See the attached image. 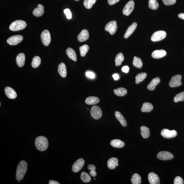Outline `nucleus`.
<instances>
[{"mask_svg": "<svg viewBox=\"0 0 184 184\" xmlns=\"http://www.w3.org/2000/svg\"><path fill=\"white\" fill-rule=\"evenodd\" d=\"M28 168V165L25 160H21L17 165L16 178L17 181L20 182L24 177Z\"/></svg>", "mask_w": 184, "mask_h": 184, "instance_id": "1", "label": "nucleus"}, {"mask_svg": "<svg viewBox=\"0 0 184 184\" xmlns=\"http://www.w3.org/2000/svg\"><path fill=\"white\" fill-rule=\"evenodd\" d=\"M35 145L37 149L40 151H44L48 147V140L44 136H39L35 140Z\"/></svg>", "mask_w": 184, "mask_h": 184, "instance_id": "2", "label": "nucleus"}, {"mask_svg": "<svg viewBox=\"0 0 184 184\" xmlns=\"http://www.w3.org/2000/svg\"><path fill=\"white\" fill-rule=\"evenodd\" d=\"M27 26L26 23L24 21L19 20L15 21L11 23L9 27L11 31H18L23 30Z\"/></svg>", "mask_w": 184, "mask_h": 184, "instance_id": "3", "label": "nucleus"}, {"mask_svg": "<svg viewBox=\"0 0 184 184\" xmlns=\"http://www.w3.org/2000/svg\"><path fill=\"white\" fill-rule=\"evenodd\" d=\"M91 114L93 119L97 120L101 118L102 116V111L100 107L97 106H94L91 109Z\"/></svg>", "mask_w": 184, "mask_h": 184, "instance_id": "4", "label": "nucleus"}, {"mask_svg": "<svg viewBox=\"0 0 184 184\" xmlns=\"http://www.w3.org/2000/svg\"><path fill=\"white\" fill-rule=\"evenodd\" d=\"M166 33L163 30L158 31L154 33L151 37V40L153 42H158L165 38Z\"/></svg>", "mask_w": 184, "mask_h": 184, "instance_id": "5", "label": "nucleus"}, {"mask_svg": "<svg viewBox=\"0 0 184 184\" xmlns=\"http://www.w3.org/2000/svg\"><path fill=\"white\" fill-rule=\"evenodd\" d=\"M117 29L116 21H109L106 25L105 30L108 32L111 35L114 34L116 33Z\"/></svg>", "mask_w": 184, "mask_h": 184, "instance_id": "6", "label": "nucleus"}, {"mask_svg": "<svg viewBox=\"0 0 184 184\" xmlns=\"http://www.w3.org/2000/svg\"><path fill=\"white\" fill-rule=\"evenodd\" d=\"M41 39L43 44L45 46H48L51 42V36L50 33L48 30L43 31L41 35Z\"/></svg>", "mask_w": 184, "mask_h": 184, "instance_id": "7", "label": "nucleus"}, {"mask_svg": "<svg viewBox=\"0 0 184 184\" xmlns=\"http://www.w3.org/2000/svg\"><path fill=\"white\" fill-rule=\"evenodd\" d=\"M182 77V76L180 75H176L173 76L169 82L170 87L172 88L176 87L181 85Z\"/></svg>", "mask_w": 184, "mask_h": 184, "instance_id": "8", "label": "nucleus"}, {"mask_svg": "<svg viewBox=\"0 0 184 184\" xmlns=\"http://www.w3.org/2000/svg\"><path fill=\"white\" fill-rule=\"evenodd\" d=\"M23 37L21 35H15L8 39L7 42L9 45L15 46L20 43L23 40Z\"/></svg>", "mask_w": 184, "mask_h": 184, "instance_id": "9", "label": "nucleus"}, {"mask_svg": "<svg viewBox=\"0 0 184 184\" xmlns=\"http://www.w3.org/2000/svg\"><path fill=\"white\" fill-rule=\"evenodd\" d=\"M134 1H130L127 3L123 10V14L126 16H129L132 12L134 8Z\"/></svg>", "mask_w": 184, "mask_h": 184, "instance_id": "10", "label": "nucleus"}, {"mask_svg": "<svg viewBox=\"0 0 184 184\" xmlns=\"http://www.w3.org/2000/svg\"><path fill=\"white\" fill-rule=\"evenodd\" d=\"M160 134L164 138L170 139L175 138L177 136V133L175 130H170L167 129H164L161 131Z\"/></svg>", "mask_w": 184, "mask_h": 184, "instance_id": "11", "label": "nucleus"}, {"mask_svg": "<svg viewBox=\"0 0 184 184\" xmlns=\"http://www.w3.org/2000/svg\"><path fill=\"white\" fill-rule=\"evenodd\" d=\"M85 164V160L82 158H80L74 162L72 167V171L74 173L79 172L83 168Z\"/></svg>", "mask_w": 184, "mask_h": 184, "instance_id": "12", "label": "nucleus"}, {"mask_svg": "<svg viewBox=\"0 0 184 184\" xmlns=\"http://www.w3.org/2000/svg\"><path fill=\"white\" fill-rule=\"evenodd\" d=\"M158 159L163 160H171L174 158L171 153L166 151H162L158 153L157 155Z\"/></svg>", "mask_w": 184, "mask_h": 184, "instance_id": "13", "label": "nucleus"}, {"mask_svg": "<svg viewBox=\"0 0 184 184\" xmlns=\"http://www.w3.org/2000/svg\"><path fill=\"white\" fill-rule=\"evenodd\" d=\"M89 33L86 29L82 30L77 36V40L80 42H83L86 41L89 38Z\"/></svg>", "mask_w": 184, "mask_h": 184, "instance_id": "14", "label": "nucleus"}, {"mask_svg": "<svg viewBox=\"0 0 184 184\" xmlns=\"http://www.w3.org/2000/svg\"><path fill=\"white\" fill-rule=\"evenodd\" d=\"M148 181L151 184H159L160 179L159 177L154 172L150 173L148 176Z\"/></svg>", "mask_w": 184, "mask_h": 184, "instance_id": "15", "label": "nucleus"}, {"mask_svg": "<svg viewBox=\"0 0 184 184\" xmlns=\"http://www.w3.org/2000/svg\"><path fill=\"white\" fill-rule=\"evenodd\" d=\"M5 91L6 95L10 99H14L17 97L16 92L12 88L9 87H6Z\"/></svg>", "mask_w": 184, "mask_h": 184, "instance_id": "16", "label": "nucleus"}, {"mask_svg": "<svg viewBox=\"0 0 184 184\" xmlns=\"http://www.w3.org/2000/svg\"><path fill=\"white\" fill-rule=\"evenodd\" d=\"M44 7L42 4H39L38 5V7L35 8L33 11V13L35 17H40L44 15Z\"/></svg>", "mask_w": 184, "mask_h": 184, "instance_id": "17", "label": "nucleus"}, {"mask_svg": "<svg viewBox=\"0 0 184 184\" xmlns=\"http://www.w3.org/2000/svg\"><path fill=\"white\" fill-rule=\"evenodd\" d=\"M166 55V52L163 50H156L152 53L151 56L152 58L159 59L164 57Z\"/></svg>", "mask_w": 184, "mask_h": 184, "instance_id": "18", "label": "nucleus"}, {"mask_svg": "<svg viewBox=\"0 0 184 184\" xmlns=\"http://www.w3.org/2000/svg\"><path fill=\"white\" fill-rule=\"evenodd\" d=\"M118 159L117 158H111L107 162V166L109 169H114L116 166H118Z\"/></svg>", "mask_w": 184, "mask_h": 184, "instance_id": "19", "label": "nucleus"}, {"mask_svg": "<svg viewBox=\"0 0 184 184\" xmlns=\"http://www.w3.org/2000/svg\"><path fill=\"white\" fill-rule=\"evenodd\" d=\"M58 72L62 77H65L67 75V70L65 64L63 62L60 63L58 66Z\"/></svg>", "mask_w": 184, "mask_h": 184, "instance_id": "20", "label": "nucleus"}, {"mask_svg": "<svg viewBox=\"0 0 184 184\" xmlns=\"http://www.w3.org/2000/svg\"><path fill=\"white\" fill-rule=\"evenodd\" d=\"M25 56L23 53H21L17 55L16 62L17 65L19 67H22L24 66L25 63Z\"/></svg>", "mask_w": 184, "mask_h": 184, "instance_id": "21", "label": "nucleus"}, {"mask_svg": "<svg viewBox=\"0 0 184 184\" xmlns=\"http://www.w3.org/2000/svg\"><path fill=\"white\" fill-rule=\"evenodd\" d=\"M137 26V24L136 23L134 22L129 26L128 28L127 29L126 32H125L124 37L125 38L127 39L134 32L135 29H136Z\"/></svg>", "mask_w": 184, "mask_h": 184, "instance_id": "22", "label": "nucleus"}, {"mask_svg": "<svg viewBox=\"0 0 184 184\" xmlns=\"http://www.w3.org/2000/svg\"><path fill=\"white\" fill-rule=\"evenodd\" d=\"M115 116L122 126L125 127L127 126V122L126 119L120 112L118 111H115Z\"/></svg>", "mask_w": 184, "mask_h": 184, "instance_id": "23", "label": "nucleus"}, {"mask_svg": "<svg viewBox=\"0 0 184 184\" xmlns=\"http://www.w3.org/2000/svg\"><path fill=\"white\" fill-rule=\"evenodd\" d=\"M160 79L159 77L154 78L151 80L150 83L148 84L147 86V89L150 91H153L155 89L156 87L158 84L160 83Z\"/></svg>", "mask_w": 184, "mask_h": 184, "instance_id": "24", "label": "nucleus"}, {"mask_svg": "<svg viewBox=\"0 0 184 184\" xmlns=\"http://www.w3.org/2000/svg\"><path fill=\"white\" fill-rule=\"evenodd\" d=\"M66 53L68 57L74 62L77 61V58L75 51L70 48H68L66 50Z\"/></svg>", "mask_w": 184, "mask_h": 184, "instance_id": "25", "label": "nucleus"}, {"mask_svg": "<svg viewBox=\"0 0 184 184\" xmlns=\"http://www.w3.org/2000/svg\"><path fill=\"white\" fill-rule=\"evenodd\" d=\"M99 102L100 100L98 98L93 96L88 97L85 100L86 103L89 105L97 104Z\"/></svg>", "mask_w": 184, "mask_h": 184, "instance_id": "26", "label": "nucleus"}, {"mask_svg": "<svg viewBox=\"0 0 184 184\" xmlns=\"http://www.w3.org/2000/svg\"><path fill=\"white\" fill-rule=\"evenodd\" d=\"M154 107L151 103L145 102L143 104L141 111L142 112H149L153 110Z\"/></svg>", "mask_w": 184, "mask_h": 184, "instance_id": "27", "label": "nucleus"}, {"mask_svg": "<svg viewBox=\"0 0 184 184\" xmlns=\"http://www.w3.org/2000/svg\"><path fill=\"white\" fill-rule=\"evenodd\" d=\"M111 145L113 147L121 148L125 146L124 142L120 140L116 139L111 141L110 142Z\"/></svg>", "mask_w": 184, "mask_h": 184, "instance_id": "28", "label": "nucleus"}, {"mask_svg": "<svg viewBox=\"0 0 184 184\" xmlns=\"http://www.w3.org/2000/svg\"><path fill=\"white\" fill-rule=\"evenodd\" d=\"M141 134L144 138H148L149 136L150 132L149 129L147 127L142 126L140 127Z\"/></svg>", "mask_w": 184, "mask_h": 184, "instance_id": "29", "label": "nucleus"}, {"mask_svg": "<svg viewBox=\"0 0 184 184\" xmlns=\"http://www.w3.org/2000/svg\"><path fill=\"white\" fill-rule=\"evenodd\" d=\"M113 92L115 95L118 96L122 97L126 95L127 93V90L123 87H120L117 89L113 90Z\"/></svg>", "mask_w": 184, "mask_h": 184, "instance_id": "30", "label": "nucleus"}, {"mask_svg": "<svg viewBox=\"0 0 184 184\" xmlns=\"http://www.w3.org/2000/svg\"><path fill=\"white\" fill-rule=\"evenodd\" d=\"M124 60V56L122 53H119L117 55L115 58V65L116 66H120Z\"/></svg>", "mask_w": 184, "mask_h": 184, "instance_id": "31", "label": "nucleus"}, {"mask_svg": "<svg viewBox=\"0 0 184 184\" xmlns=\"http://www.w3.org/2000/svg\"><path fill=\"white\" fill-rule=\"evenodd\" d=\"M131 181L133 184H140L141 183V178L138 174H134L132 176Z\"/></svg>", "mask_w": 184, "mask_h": 184, "instance_id": "32", "label": "nucleus"}, {"mask_svg": "<svg viewBox=\"0 0 184 184\" xmlns=\"http://www.w3.org/2000/svg\"><path fill=\"white\" fill-rule=\"evenodd\" d=\"M147 76V74L145 72H142L138 74L136 76V84H138L140 83L145 79Z\"/></svg>", "mask_w": 184, "mask_h": 184, "instance_id": "33", "label": "nucleus"}, {"mask_svg": "<svg viewBox=\"0 0 184 184\" xmlns=\"http://www.w3.org/2000/svg\"><path fill=\"white\" fill-rule=\"evenodd\" d=\"M158 6L159 4L156 0H149V1L148 7L149 8L156 10L158 8Z\"/></svg>", "mask_w": 184, "mask_h": 184, "instance_id": "34", "label": "nucleus"}, {"mask_svg": "<svg viewBox=\"0 0 184 184\" xmlns=\"http://www.w3.org/2000/svg\"><path fill=\"white\" fill-rule=\"evenodd\" d=\"M133 64L135 67L138 68H141L142 66V60L140 58L135 56L133 61Z\"/></svg>", "mask_w": 184, "mask_h": 184, "instance_id": "35", "label": "nucleus"}, {"mask_svg": "<svg viewBox=\"0 0 184 184\" xmlns=\"http://www.w3.org/2000/svg\"><path fill=\"white\" fill-rule=\"evenodd\" d=\"M81 179L84 183H88L91 181V178L90 176L87 173L85 172H82L81 175Z\"/></svg>", "mask_w": 184, "mask_h": 184, "instance_id": "36", "label": "nucleus"}, {"mask_svg": "<svg viewBox=\"0 0 184 184\" xmlns=\"http://www.w3.org/2000/svg\"><path fill=\"white\" fill-rule=\"evenodd\" d=\"M41 62V59L39 57L36 56L33 58L32 63V67L37 68L40 66Z\"/></svg>", "mask_w": 184, "mask_h": 184, "instance_id": "37", "label": "nucleus"}, {"mask_svg": "<svg viewBox=\"0 0 184 184\" xmlns=\"http://www.w3.org/2000/svg\"><path fill=\"white\" fill-rule=\"evenodd\" d=\"M89 46L87 44L84 45L83 46L80 47L79 49L81 56H85L89 51Z\"/></svg>", "mask_w": 184, "mask_h": 184, "instance_id": "38", "label": "nucleus"}, {"mask_svg": "<svg viewBox=\"0 0 184 184\" xmlns=\"http://www.w3.org/2000/svg\"><path fill=\"white\" fill-rule=\"evenodd\" d=\"M97 0H84L83 4L86 8L90 9L96 2Z\"/></svg>", "mask_w": 184, "mask_h": 184, "instance_id": "39", "label": "nucleus"}, {"mask_svg": "<svg viewBox=\"0 0 184 184\" xmlns=\"http://www.w3.org/2000/svg\"><path fill=\"white\" fill-rule=\"evenodd\" d=\"M184 101V91L178 94L174 97V101L175 102H177L179 101Z\"/></svg>", "mask_w": 184, "mask_h": 184, "instance_id": "40", "label": "nucleus"}, {"mask_svg": "<svg viewBox=\"0 0 184 184\" xmlns=\"http://www.w3.org/2000/svg\"><path fill=\"white\" fill-rule=\"evenodd\" d=\"M88 169L91 170L89 174L93 177H95L97 175V172L95 171V167L94 165L93 164H90L88 166Z\"/></svg>", "mask_w": 184, "mask_h": 184, "instance_id": "41", "label": "nucleus"}, {"mask_svg": "<svg viewBox=\"0 0 184 184\" xmlns=\"http://www.w3.org/2000/svg\"><path fill=\"white\" fill-rule=\"evenodd\" d=\"M162 1L165 5L171 6L175 3L176 0H162Z\"/></svg>", "mask_w": 184, "mask_h": 184, "instance_id": "42", "label": "nucleus"}, {"mask_svg": "<svg viewBox=\"0 0 184 184\" xmlns=\"http://www.w3.org/2000/svg\"><path fill=\"white\" fill-rule=\"evenodd\" d=\"M174 184H183V180L181 177L177 176L174 179Z\"/></svg>", "mask_w": 184, "mask_h": 184, "instance_id": "43", "label": "nucleus"}, {"mask_svg": "<svg viewBox=\"0 0 184 184\" xmlns=\"http://www.w3.org/2000/svg\"><path fill=\"white\" fill-rule=\"evenodd\" d=\"M64 12L66 15V18L68 19H71L72 17V13L70 9H65L64 10Z\"/></svg>", "mask_w": 184, "mask_h": 184, "instance_id": "44", "label": "nucleus"}, {"mask_svg": "<svg viewBox=\"0 0 184 184\" xmlns=\"http://www.w3.org/2000/svg\"><path fill=\"white\" fill-rule=\"evenodd\" d=\"M86 74L88 77L91 78V79H93L95 77V74L92 72H86Z\"/></svg>", "mask_w": 184, "mask_h": 184, "instance_id": "45", "label": "nucleus"}, {"mask_svg": "<svg viewBox=\"0 0 184 184\" xmlns=\"http://www.w3.org/2000/svg\"><path fill=\"white\" fill-rule=\"evenodd\" d=\"M120 0H108V3L109 5H112L118 2Z\"/></svg>", "mask_w": 184, "mask_h": 184, "instance_id": "46", "label": "nucleus"}, {"mask_svg": "<svg viewBox=\"0 0 184 184\" xmlns=\"http://www.w3.org/2000/svg\"><path fill=\"white\" fill-rule=\"evenodd\" d=\"M129 68L128 66H123L122 68V72H125V73H128L129 71Z\"/></svg>", "mask_w": 184, "mask_h": 184, "instance_id": "47", "label": "nucleus"}, {"mask_svg": "<svg viewBox=\"0 0 184 184\" xmlns=\"http://www.w3.org/2000/svg\"><path fill=\"white\" fill-rule=\"evenodd\" d=\"M113 77L115 80H118L119 78L118 74L116 73L113 74Z\"/></svg>", "mask_w": 184, "mask_h": 184, "instance_id": "48", "label": "nucleus"}, {"mask_svg": "<svg viewBox=\"0 0 184 184\" xmlns=\"http://www.w3.org/2000/svg\"><path fill=\"white\" fill-rule=\"evenodd\" d=\"M48 184H60V183L59 182L56 181H53V180H50Z\"/></svg>", "mask_w": 184, "mask_h": 184, "instance_id": "49", "label": "nucleus"}, {"mask_svg": "<svg viewBox=\"0 0 184 184\" xmlns=\"http://www.w3.org/2000/svg\"><path fill=\"white\" fill-rule=\"evenodd\" d=\"M178 16L179 18L184 20V13H180Z\"/></svg>", "mask_w": 184, "mask_h": 184, "instance_id": "50", "label": "nucleus"}, {"mask_svg": "<svg viewBox=\"0 0 184 184\" xmlns=\"http://www.w3.org/2000/svg\"><path fill=\"white\" fill-rule=\"evenodd\" d=\"M74 1H80V0H74Z\"/></svg>", "mask_w": 184, "mask_h": 184, "instance_id": "51", "label": "nucleus"}, {"mask_svg": "<svg viewBox=\"0 0 184 184\" xmlns=\"http://www.w3.org/2000/svg\"><path fill=\"white\" fill-rule=\"evenodd\" d=\"M1 103H0V106H1Z\"/></svg>", "mask_w": 184, "mask_h": 184, "instance_id": "52", "label": "nucleus"}]
</instances>
